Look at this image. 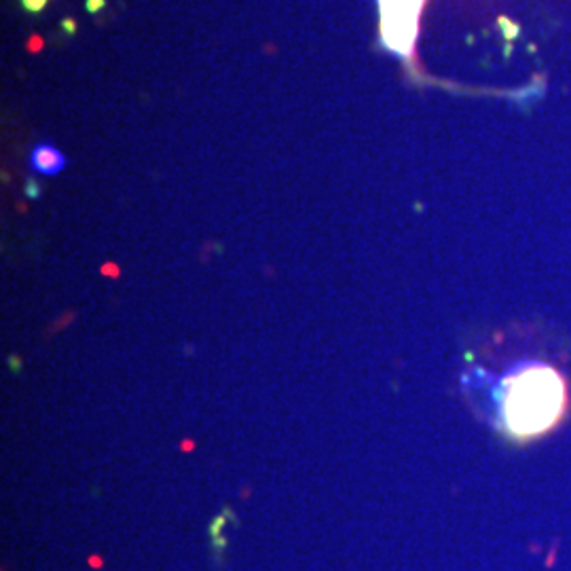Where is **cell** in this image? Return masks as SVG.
Masks as SVG:
<instances>
[{
    "instance_id": "obj_7",
    "label": "cell",
    "mask_w": 571,
    "mask_h": 571,
    "mask_svg": "<svg viewBox=\"0 0 571 571\" xmlns=\"http://www.w3.org/2000/svg\"><path fill=\"white\" fill-rule=\"evenodd\" d=\"M89 565H91V567H102V559H100V556H91V559H89Z\"/></svg>"
},
{
    "instance_id": "obj_4",
    "label": "cell",
    "mask_w": 571,
    "mask_h": 571,
    "mask_svg": "<svg viewBox=\"0 0 571 571\" xmlns=\"http://www.w3.org/2000/svg\"><path fill=\"white\" fill-rule=\"evenodd\" d=\"M26 193L30 195V197H38V195H40V190H38V184H36V182H32V180L28 182V190H26Z\"/></svg>"
},
{
    "instance_id": "obj_3",
    "label": "cell",
    "mask_w": 571,
    "mask_h": 571,
    "mask_svg": "<svg viewBox=\"0 0 571 571\" xmlns=\"http://www.w3.org/2000/svg\"><path fill=\"white\" fill-rule=\"evenodd\" d=\"M45 4H47V0H24V6H26L28 11H32V13L40 11Z\"/></svg>"
},
{
    "instance_id": "obj_5",
    "label": "cell",
    "mask_w": 571,
    "mask_h": 571,
    "mask_svg": "<svg viewBox=\"0 0 571 571\" xmlns=\"http://www.w3.org/2000/svg\"><path fill=\"white\" fill-rule=\"evenodd\" d=\"M102 2H104V0H89V2H87V9H89V11H97V9L102 6Z\"/></svg>"
},
{
    "instance_id": "obj_2",
    "label": "cell",
    "mask_w": 571,
    "mask_h": 571,
    "mask_svg": "<svg viewBox=\"0 0 571 571\" xmlns=\"http://www.w3.org/2000/svg\"><path fill=\"white\" fill-rule=\"evenodd\" d=\"M30 165L36 169V172L40 174H60L63 165H66V159H63V154L58 150V148L49 146V144H40L32 150L30 154Z\"/></svg>"
},
{
    "instance_id": "obj_1",
    "label": "cell",
    "mask_w": 571,
    "mask_h": 571,
    "mask_svg": "<svg viewBox=\"0 0 571 571\" xmlns=\"http://www.w3.org/2000/svg\"><path fill=\"white\" fill-rule=\"evenodd\" d=\"M493 400L504 434L516 440H529L546 434L563 419L567 408V385L552 366L525 362L499 379Z\"/></svg>"
},
{
    "instance_id": "obj_6",
    "label": "cell",
    "mask_w": 571,
    "mask_h": 571,
    "mask_svg": "<svg viewBox=\"0 0 571 571\" xmlns=\"http://www.w3.org/2000/svg\"><path fill=\"white\" fill-rule=\"evenodd\" d=\"M104 275H112V277H117V275H119L117 273V267L115 265H106L104 267Z\"/></svg>"
}]
</instances>
